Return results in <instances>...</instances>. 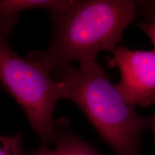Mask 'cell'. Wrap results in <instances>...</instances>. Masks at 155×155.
Segmentation results:
<instances>
[{"label":"cell","mask_w":155,"mask_h":155,"mask_svg":"<svg viewBox=\"0 0 155 155\" xmlns=\"http://www.w3.org/2000/svg\"><path fill=\"white\" fill-rule=\"evenodd\" d=\"M75 1L62 0H0V35L8 36L21 12L32 9H43L51 13L68 11Z\"/></svg>","instance_id":"5b68a950"},{"label":"cell","mask_w":155,"mask_h":155,"mask_svg":"<svg viewBox=\"0 0 155 155\" xmlns=\"http://www.w3.org/2000/svg\"><path fill=\"white\" fill-rule=\"evenodd\" d=\"M0 155H28L21 135H0Z\"/></svg>","instance_id":"52a82bcc"},{"label":"cell","mask_w":155,"mask_h":155,"mask_svg":"<svg viewBox=\"0 0 155 155\" xmlns=\"http://www.w3.org/2000/svg\"><path fill=\"white\" fill-rule=\"evenodd\" d=\"M154 125H155V124H154ZM154 136H155V127H154Z\"/></svg>","instance_id":"9c48e42d"},{"label":"cell","mask_w":155,"mask_h":155,"mask_svg":"<svg viewBox=\"0 0 155 155\" xmlns=\"http://www.w3.org/2000/svg\"><path fill=\"white\" fill-rule=\"evenodd\" d=\"M56 70L63 98L78 106L116 155H138L140 136L150 120L137 115L96 61Z\"/></svg>","instance_id":"7a4b0ae2"},{"label":"cell","mask_w":155,"mask_h":155,"mask_svg":"<svg viewBox=\"0 0 155 155\" xmlns=\"http://www.w3.org/2000/svg\"><path fill=\"white\" fill-rule=\"evenodd\" d=\"M51 15L53 35L49 46L28 58L50 73L71 61H96L101 52H114L135 19L137 5L129 0L75 1L68 11Z\"/></svg>","instance_id":"6da1fadb"},{"label":"cell","mask_w":155,"mask_h":155,"mask_svg":"<svg viewBox=\"0 0 155 155\" xmlns=\"http://www.w3.org/2000/svg\"><path fill=\"white\" fill-rule=\"evenodd\" d=\"M0 35V83L22 108L42 145H50L56 134L54 109L63 98V86L40 63L22 58Z\"/></svg>","instance_id":"3957f363"},{"label":"cell","mask_w":155,"mask_h":155,"mask_svg":"<svg viewBox=\"0 0 155 155\" xmlns=\"http://www.w3.org/2000/svg\"><path fill=\"white\" fill-rule=\"evenodd\" d=\"M110 61L121 72L115 85L131 106L155 104V50L141 51L118 48Z\"/></svg>","instance_id":"277c9868"},{"label":"cell","mask_w":155,"mask_h":155,"mask_svg":"<svg viewBox=\"0 0 155 155\" xmlns=\"http://www.w3.org/2000/svg\"><path fill=\"white\" fill-rule=\"evenodd\" d=\"M139 27L146 33L149 38L151 39L154 46L155 50V22L146 23L141 22L139 24Z\"/></svg>","instance_id":"ba28073f"},{"label":"cell","mask_w":155,"mask_h":155,"mask_svg":"<svg viewBox=\"0 0 155 155\" xmlns=\"http://www.w3.org/2000/svg\"><path fill=\"white\" fill-rule=\"evenodd\" d=\"M50 145H42L28 155H101L93 147L78 137L63 135L55 137Z\"/></svg>","instance_id":"8992f818"}]
</instances>
